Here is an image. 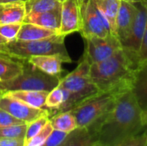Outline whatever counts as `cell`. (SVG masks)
<instances>
[{
    "instance_id": "obj_1",
    "label": "cell",
    "mask_w": 147,
    "mask_h": 146,
    "mask_svg": "<svg viewBox=\"0 0 147 146\" xmlns=\"http://www.w3.org/2000/svg\"><path fill=\"white\" fill-rule=\"evenodd\" d=\"M145 129L143 111L129 89L119 95L114 108L99 125L98 142L104 146H116Z\"/></svg>"
},
{
    "instance_id": "obj_2",
    "label": "cell",
    "mask_w": 147,
    "mask_h": 146,
    "mask_svg": "<svg viewBox=\"0 0 147 146\" xmlns=\"http://www.w3.org/2000/svg\"><path fill=\"white\" fill-rule=\"evenodd\" d=\"M138 65L137 53L122 47L109 59L90 64V75L101 92L120 94L131 89Z\"/></svg>"
},
{
    "instance_id": "obj_3",
    "label": "cell",
    "mask_w": 147,
    "mask_h": 146,
    "mask_svg": "<svg viewBox=\"0 0 147 146\" xmlns=\"http://www.w3.org/2000/svg\"><path fill=\"white\" fill-rule=\"evenodd\" d=\"M120 94L100 92L70 110L76 118L78 127L89 128L97 133L99 125L114 108Z\"/></svg>"
},
{
    "instance_id": "obj_4",
    "label": "cell",
    "mask_w": 147,
    "mask_h": 146,
    "mask_svg": "<svg viewBox=\"0 0 147 146\" xmlns=\"http://www.w3.org/2000/svg\"><path fill=\"white\" fill-rule=\"evenodd\" d=\"M7 54L22 60H27L33 56L55 55L63 63L72 62L65 45V36L59 34L39 40L9 42Z\"/></svg>"
},
{
    "instance_id": "obj_5",
    "label": "cell",
    "mask_w": 147,
    "mask_h": 146,
    "mask_svg": "<svg viewBox=\"0 0 147 146\" xmlns=\"http://www.w3.org/2000/svg\"><path fill=\"white\" fill-rule=\"evenodd\" d=\"M60 78V76H52L41 71L25 60L23 70L17 77L8 81H0V92L15 90L50 92L59 84Z\"/></svg>"
},
{
    "instance_id": "obj_6",
    "label": "cell",
    "mask_w": 147,
    "mask_h": 146,
    "mask_svg": "<svg viewBox=\"0 0 147 146\" xmlns=\"http://www.w3.org/2000/svg\"><path fill=\"white\" fill-rule=\"evenodd\" d=\"M90 69V63L84 53L76 69L60 78L59 85L70 92L73 108L82 102L101 92L91 80Z\"/></svg>"
},
{
    "instance_id": "obj_7",
    "label": "cell",
    "mask_w": 147,
    "mask_h": 146,
    "mask_svg": "<svg viewBox=\"0 0 147 146\" xmlns=\"http://www.w3.org/2000/svg\"><path fill=\"white\" fill-rule=\"evenodd\" d=\"M82 9V28L80 34L84 39L90 37H105L111 33L109 22L99 10L95 0H89Z\"/></svg>"
},
{
    "instance_id": "obj_8",
    "label": "cell",
    "mask_w": 147,
    "mask_h": 146,
    "mask_svg": "<svg viewBox=\"0 0 147 146\" xmlns=\"http://www.w3.org/2000/svg\"><path fill=\"white\" fill-rule=\"evenodd\" d=\"M84 54L90 64L102 62L122 48L119 39L113 34L105 37H90L84 39Z\"/></svg>"
},
{
    "instance_id": "obj_9",
    "label": "cell",
    "mask_w": 147,
    "mask_h": 146,
    "mask_svg": "<svg viewBox=\"0 0 147 146\" xmlns=\"http://www.w3.org/2000/svg\"><path fill=\"white\" fill-rule=\"evenodd\" d=\"M0 108L26 124L44 115H48L50 118V113L47 110L33 108L22 101L3 93L0 94Z\"/></svg>"
},
{
    "instance_id": "obj_10",
    "label": "cell",
    "mask_w": 147,
    "mask_h": 146,
    "mask_svg": "<svg viewBox=\"0 0 147 146\" xmlns=\"http://www.w3.org/2000/svg\"><path fill=\"white\" fill-rule=\"evenodd\" d=\"M82 28V9L79 0H64L61 5L59 35L66 36Z\"/></svg>"
},
{
    "instance_id": "obj_11",
    "label": "cell",
    "mask_w": 147,
    "mask_h": 146,
    "mask_svg": "<svg viewBox=\"0 0 147 146\" xmlns=\"http://www.w3.org/2000/svg\"><path fill=\"white\" fill-rule=\"evenodd\" d=\"M134 4L137 7L136 16L127 38L122 43V47L138 53L146 28L147 7L142 3H136Z\"/></svg>"
},
{
    "instance_id": "obj_12",
    "label": "cell",
    "mask_w": 147,
    "mask_h": 146,
    "mask_svg": "<svg viewBox=\"0 0 147 146\" xmlns=\"http://www.w3.org/2000/svg\"><path fill=\"white\" fill-rule=\"evenodd\" d=\"M136 13L137 7L134 3L121 0L116 19L115 29V34L121 41V46L130 33L136 16Z\"/></svg>"
},
{
    "instance_id": "obj_13",
    "label": "cell",
    "mask_w": 147,
    "mask_h": 146,
    "mask_svg": "<svg viewBox=\"0 0 147 146\" xmlns=\"http://www.w3.org/2000/svg\"><path fill=\"white\" fill-rule=\"evenodd\" d=\"M141 110H147V60L140 62L135 70L131 89Z\"/></svg>"
},
{
    "instance_id": "obj_14",
    "label": "cell",
    "mask_w": 147,
    "mask_h": 146,
    "mask_svg": "<svg viewBox=\"0 0 147 146\" xmlns=\"http://www.w3.org/2000/svg\"><path fill=\"white\" fill-rule=\"evenodd\" d=\"M23 22L33 23L59 33L61 25V8L43 13L26 15Z\"/></svg>"
},
{
    "instance_id": "obj_15",
    "label": "cell",
    "mask_w": 147,
    "mask_h": 146,
    "mask_svg": "<svg viewBox=\"0 0 147 146\" xmlns=\"http://www.w3.org/2000/svg\"><path fill=\"white\" fill-rule=\"evenodd\" d=\"M59 33L33 23L28 22H22L21 25V28L17 34L16 40L19 41H33V40H39L47 38H50L55 35H58Z\"/></svg>"
},
{
    "instance_id": "obj_16",
    "label": "cell",
    "mask_w": 147,
    "mask_h": 146,
    "mask_svg": "<svg viewBox=\"0 0 147 146\" xmlns=\"http://www.w3.org/2000/svg\"><path fill=\"white\" fill-rule=\"evenodd\" d=\"M27 60L37 69L52 76H59L63 71V61L59 57L55 55L33 56Z\"/></svg>"
},
{
    "instance_id": "obj_17",
    "label": "cell",
    "mask_w": 147,
    "mask_h": 146,
    "mask_svg": "<svg viewBox=\"0 0 147 146\" xmlns=\"http://www.w3.org/2000/svg\"><path fill=\"white\" fill-rule=\"evenodd\" d=\"M24 61L0 52V81H8L17 77L23 70Z\"/></svg>"
},
{
    "instance_id": "obj_18",
    "label": "cell",
    "mask_w": 147,
    "mask_h": 146,
    "mask_svg": "<svg viewBox=\"0 0 147 146\" xmlns=\"http://www.w3.org/2000/svg\"><path fill=\"white\" fill-rule=\"evenodd\" d=\"M48 93L49 92L36 90H15L5 92L3 94L8 95L13 98L22 101L33 108L47 110L46 108V99Z\"/></svg>"
},
{
    "instance_id": "obj_19",
    "label": "cell",
    "mask_w": 147,
    "mask_h": 146,
    "mask_svg": "<svg viewBox=\"0 0 147 146\" xmlns=\"http://www.w3.org/2000/svg\"><path fill=\"white\" fill-rule=\"evenodd\" d=\"M26 16L24 3L3 4L0 9V24H22Z\"/></svg>"
},
{
    "instance_id": "obj_20",
    "label": "cell",
    "mask_w": 147,
    "mask_h": 146,
    "mask_svg": "<svg viewBox=\"0 0 147 146\" xmlns=\"http://www.w3.org/2000/svg\"><path fill=\"white\" fill-rule=\"evenodd\" d=\"M97 141L96 133L89 128L78 127L68 134L59 146H92Z\"/></svg>"
},
{
    "instance_id": "obj_21",
    "label": "cell",
    "mask_w": 147,
    "mask_h": 146,
    "mask_svg": "<svg viewBox=\"0 0 147 146\" xmlns=\"http://www.w3.org/2000/svg\"><path fill=\"white\" fill-rule=\"evenodd\" d=\"M95 1L99 10L101 11L106 21L109 22L111 33L116 36L115 34L116 19H117L121 0H95Z\"/></svg>"
},
{
    "instance_id": "obj_22",
    "label": "cell",
    "mask_w": 147,
    "mask_h": 146,
    "mask_svg": "<svg viewBox=\"0 0 147 146\" xmlns=\"http://www.w3.org/2000/svg\"><path fill=\"white\" fill-rule=\"evenodd\" d=\"M49 120L53 129L67 133H70L78 128L76 118L71 111L55 114L49 118Z\"/></svg>"
},
{
    "instance_id": "obj_23",
    "label": "cell",
    "mask_w": 147,
    "mask_h": 146,
    "mask_svg": "<svg viewBox=\"0 0 147 146\" xmlns=\"http://www.w3.org/2000/svg\"><path fill=\"white\" fill-rule=\"evenodd\" d=\"M61 5L59 0H28L25 3L26 15L51 11L61 8Z\"/></svg>"
},
{
    "instance_id": "obj_24",
    "label": "cell",
    "mask_w": 147,
    "mask_h": 146,
    "mask_svg": "<svg viewBox=\"0 0 147 146\" xmlns=\"http://www.w3.org/2000/svg\"><path fill=\"white\" fill-rule=\"evenodd\" d=\"M26 130H27L26 123L0 127V139L1 138L24 139L26 134Z\"/></svg>"
},
{
    "instance_id": "obj_25",
    "label": "cell",
    "mask_w": 147,
    "mask_h": 146,
    "mask_svg": "<svg viewBox=\"0 0 147 146\" xmlns=\"http://www.w3.org/2000/svg\"><path fill=\"white\" fill-rule=\"evenodd\" d=\"M53 130V127L49 120L35 136L25 142L24 146H43Z\"/></svg>"
},
{
    "instance_id": "obj_26",
    "label": "cell",
    "mask_w": 147,
    "mask_h": 146,
    "mask_svg": "<svg viewBox=\"0 0 147 146\" xmlns=\"http://www.w3.org/2000/svg\"><path fill=\"white\" fill-rule=\"evenodd\" d=\"M48 121H49V116L44 115L27 124V130H26V134L24 138L25 142L30 139L31 138H33L34 136H35L45 126V125Z\"/></svg>"
},
{
    "instance_id": "obj_27",
    "label": "cell",
    "mask_w": 147,
    "mask_h": 146,
    "mask_svg": "<svg viewBox=\"0 0 147 146\" xmlns=\"http://www.w3.org/2000/svg\"><path fill=\"white\" fill-rule=\"evenodd\" d=\"M20 23L16 24H0V35L9 42L16 40L17 34L21 28Z\"/></svg>"
},
{
    "instance_id": "obj_28",
    "label": "cell",
    "mask_w": 147,
    "mask_h": 146,
    "mask_svg": "<svg viewBox=\"0 0 147 146\" xmlns=\"http://www.w3.org/2000/svg\"><path fill=\"white\" fill-rule=\"evenodd\" d=\"M69 133L53 129L43 146H59L66 139Z\"/></svg>"
},
{
    "instance_id": "obj_29",
    "label": "cell",
    "mask_w": 147,
    "mask_h": 146,
    "mask_svg": "<svg viewBox=\"0 0 147 146\" xmlns=\"http://www.w3.org/2000/svg\"><path fill=\"white\" fill-rule=\"evenodd\" d=\"M147 129H145L141 133L131 137L116 146H146Z\"/></svg>"
},
{
    "instance_id": "obj_30",
    "label": "cell",
    "mask_w": 147,
    "mask_h": 146,
    "mask_svg": "<svg viewBox=\"0 0 147 146\" xmlns=\"http://www.w3.org/2000/svg\"><path fill=\"white\" fill-rule=\"evenodd\" d=\"M22 120L15 118L8 112L4 111L3 109L0 108V127L16 125V124H23Z\"/></svg>"
},
{
    "instance_id": "obj_31",
    "label": "cell",
    "mask_w": 147,
    "mask_h": 146,
    "mask_svg": "<svg viewBox=\"0 0 147 146\" xmlns=\"http://www.w3.org/2000/svg\"><path fill=\"white\" fill-rule=\"evenodd\" d=\"M137 57H138L139 64L140 62L147 60V24L142 40H141V45H140V50L137 53Z\"/></svg>"
},
{
    "instance_id": "obj_32",
    "label": "cell",
    "mask_w": 147,
    "mask_h": 146,
    "mask_svg": "<svg viewBox=\"0 0 147 146\" xmlns=\"http://www.w3.org/2000/svg\"><path fill=\"white\" fill-rule=\"evenodd\" d=\"M24 139H12V138H1L0 146H24Z\"/></svg>"
},
{
    "instance_id": "obj_33",
    "label": "cell",
    "mask_w": 147,
    "mask_h": 146,
    "mask_svg": "<svg viewBox=\"0 0 147 146\" xmlns=\"http://www.w3.org/2000/svg\"><path fill=\"white\" fill-rule=\"evenodd\" d=\"M8 43L9 41L0 35V52H3V53L8 52Z\"/></svg>"
},
{
    "instance_id": "obj_34",
    "label": "cell",
    "mask_w": 147,
    "mask_h": 146,
    "mask_svg": "<svg viewBox=\"0 0 147 146\" xmlns=\"http://www.w3.org/2000/svg\"><path fill=\"white\" fill-rule=\"evenodd\" d=\"M28 0H0V4L11 3H26Z\"/></svg>"
},
{
    "instance_id": "obj_35",
    "label": "cell",
    "mask_w": 147,
    "mask_h": 146,
    "mask_svg": "<svg viewBox=\"0 0 147 146\" xmlns=\"http://www.w3.org/2000/svg\"><path fill=\"white\" fill-rule=\"evenodd\" d=\"M143 121H144V125L146 129H147V110L143 112Z\"/></svg>"
},
{
    "instance_id": "obj_36",
    "label": "cell",
    "mask_w": 147,
    "mask_h": 146,
    "mask_svg": "<svg viewBox=\"0 0 147 146\" xmlns=\"http://www.w3.org/2000/svg\"><path fill=\"white\" fill-rule=\"evenodd\" d=\"M79 2L81 3V8H84L87 4V3L89 2V0H79Z\"/></svg>"
},
{
    "instance_id": "obj_37",
    "label": "cell",
    "mask_w": 147,
    "mask_h": 146,
    "mask_svg": "<svg viewBox=\"0 0 147 146\" xmlns=\"http://www.w3.org/2000/svg\"><path fill=\"white\" fill-rule=\"evenodd\" d=\"M124 1L129 2V3H141V2H143L144 0H124Z\"/></svg>"
},
{
    "instance_id": "obj_38",
    "label": "cell",
    "mask_w": 147,
    "mask_h": 146,
    "mask_svg": "<svg viewBox=\"0 0 147 146\" xmlns=\"http://www.w3.org/2000/svg\"><path fill=\"white\" fill-rule=\"evenodd\" d=\"M92 146H104V145H102L100 142H98V141H97L96 143H95V144H94Z\"/></svg>"
},
{
    "instance_id": "obj_39",
    "label": "cell",
    "mask_w": 147,
    "mask_h": 146,
    "mask_svg": "<svg viewBox=\"0 0 147 146\" xmlns=\"http://www.w3.org/2000/svg\"><path fill=\"white\" fill-rule=\"evenodd\" d=\"M141 3L147 7V0H144V1H143V2H141Z\"/></svg>"
},
{
    "instance_id": "obj_40",
    "label": "cell",
    "mask_w": 147,
    "mask_h": 146,
    "mask_svg": "<svg viewBox=\"0 0 147 146\" xmlns=\"http://www.w3.org/2000/svg\"><path fill=\"white\" fill-rule=\"evenodd\" d=\"M2 6H3V4H0V9H2Z\"/></svg>"
},
{
    "instance_id": "obj_41",
    "label": "cell",
    "mask_w": 147,
    "mask_h": 146,
    "mask_svg": "<svg viewBox=\"0 0 147 146\" xmlns=\"http://www.w3.org/2000/svg\"><path fill=\"white\" fill-rule=\"evenodd\" d=\"M59 1H60V2H61V3H62V2H63V1H64V0H59Z\"/></svg>"
},
{
    "instance_id": "obj_42",
    "label": "cell",
    "mask_w": 147,
    "mask_h": 146,
    "mask_svg": "<svg viewBox=\"0 0 147 146\" xmlns=\"http://www.w3.org/2000/svg\"><path fill=\"white\" fill-rule=\"evenodd\" d=\"M146 146H147V143H146Z\"/></svg>"
},
{
    "instance_id": "obj_43",
    "label": "cell",
    "mask_w": 147,
    "mask_h": 146,
    "mask_svg": "<svg viewBox=\"0 0 147 146\" xmlns=\"http://www.w3.org/2000/svg\"><path fill=\"white\" fill-rule=\"evenodd\" d=\"M0 94H1V92H0Z\"/></svg>"
}]
</instances>
